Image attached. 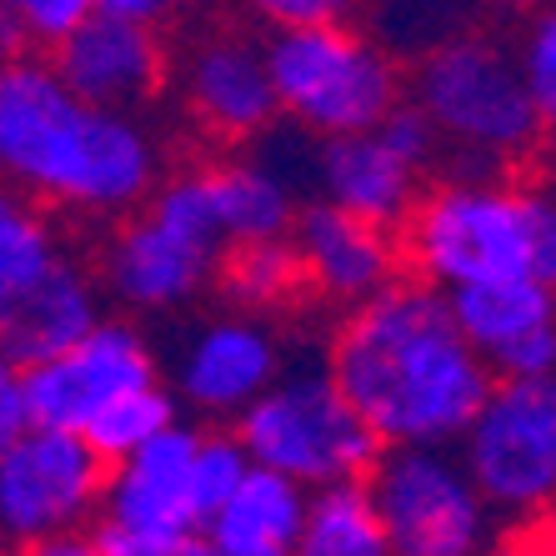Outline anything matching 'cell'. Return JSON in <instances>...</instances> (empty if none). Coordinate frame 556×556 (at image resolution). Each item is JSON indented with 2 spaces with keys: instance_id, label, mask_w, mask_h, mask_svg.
<instances>
[{
  "instance_id": "1",
  "label": "cell",
  "mask_w": 556,
  "mask_h": 556,
  "mask_svg": "<svg viewBox=\"0 0 556 556\" xmlns=\"http://www.w3.org/2000/svg\"><path fill=\"white\" fill-rule=\"evenodd\" d=\"M326 362L387 446L462 441L496 387V366L462 331L452 296L421 276H396L351 306L326 341Z\"/></svg>"
},
{
  "instance_id": "2",
  "label": "cell",
  "mask_w": 556,
  "mask_h": 556,
  "mask_svg": "<svg viewBox=\"0 0 556 556\" xmlns=\"http://www.w3.org/2000/svg\"><path fill=\"white\" fill-rule=\"evenodd\" d=\"M0 166L40 206L96 220L141 211L166 181L141 111L86 101L51 55H11L0 71Z\"/></svg>"
},
{
  "instance_id": "3",
  "label": "cell",
  "mask_w": 556,
  "mask_h": 556,
  "mask_svg": "<svg viewBox=\"0 0 556 556\" xmlns=\"http://www.w3.org/2000/svg\"><path fill=\"white\" fill-rule=\"evenodd\" d=\"M402 247L406 266L441 291L502 276L556 286V195L506 181L502 170H456L421 191Z\"/></svg>"
},
{
  "instance_id": "4",
  "label": "cell",
  "mask_w": 556,
  "mask_h": 556,
  "mask_svg": "<svg viewBox=\"0 0 556 556\" xmlns=\"http://www.w3.org/2000/svg\"><path fill=\"white\" fill-rule=\"evenodd\" d=\"M412 101L437 121L456 170H506L546 136L517 46L481 30H462L416 61Z\"/></svg>"
},
{
  "instance_id": "5",
  "label": "cell",
  "mask_w": 556,
  "mask_h": 556,
  "mask_svg": "<svg viewBox=\"0 0 556 556\" xmlns=\"http://www.w3.org/2000/svg\"><path fill=\"white\" fill-rule=\"evenodd\" d=\"M266 55H271L286 126H301L311 136L376 130L412 96L396 51L376 30L351 21L271 30Z\"/></svg>"
},
{
  "instance_id": "6",
  "label": "cell",
  "mask_w": 556,
  "mask_h": 556,
  "mask_svg": "<svg viewBox=\"0 0 556 556\" xmlns=\"http://www.w3.org/2000/svg\"><path fill=\"white\" fill-rule=\"evenodd\" d=\"M236 431L261 466H276L311 492L371 477V466L387 452V441L341 391L331 362H316L306 351H291L286 371L236 416Z\"/></svg>"
},
{
  "instance_id": "7",
  "label": "cell",
  "mask_w": 556,
  "mask_h": 556,
  "mask_svg": "<svg viewBox=\"0 0 556 556\" xmlns=\"http://www.w3.org/2000/svg\"><path fill=\"white\" fill-rule=\"evenodd\" d=\"M371 492L396 556H477L506 521L477 486L456 441H402L371 466Z\"/></svg>"
},
{
  "instance_id": "8",
  "label": "cell",
  "mask_w": 556,
  "mask_h": 556,
  "mask_svg": "<svg viewBox=\"0 0 556 556\" xmlns=\"http://www.w3.org/2000/svg\"><path fill=\"white\" fill-rule=\"evenodd\" d=\"M111 462L86 431L30 427L0 441V536L15 552H91Z\"/></svg>"
},
{
  "instance_id": "9",
  "label": "cell",
  "mask_w": 556,
  "mask_h": 556,
  "mask_svg": "<svg viewBox=\"0 0 556 556\" xmlns=\"http://www.w3.org/2000/svg\"><path fill=\"white\" fill-rule=\"evenodd\" d=\"M195 446L201 427L176 421L141 452L111 462L101 517L86 546L101 556H191L201 546V502H195Z\"/></svg>"
},
{
  "instance_id": "10",
  "label": "cell",
  "mask_w": 556,
  "mask_h": 556,
  "mask_svg": "<svg viewBox=\"0 0 556 556\" xmlns=\"http://www.w3.org/2000/svg\"><path fill=\"white\" fill-rule=\"evenodd\" d=\"M506 527H536L556 506V376H496L456 441Z\"/></svg>"
},
{
  "instance_id": "11",
  "label": "cell",
  "mask_w": 556,
  "mask_h": 556,
  "mask_svg": "<svg viewBox=\"0 0 556 556\" xmlns=\"http://www.w3.org/2000/svg\"><path fill=\"white\" fill-rule=\"evenodd\" d=\"M226 251L201 236L186 216H176L161 201H146L141 211L121 216L116 236L101 251V276L111 306L136 311V316H170L186 311L206 286L220 281Z\"/></svg>"
},
{
  "instance_id": "12",
  "label": "cell",
  "mask_w": 556,
  "mask_h": 556,
  "mask_svg": "<svg viewBox=\"0 0 556 556\" xmlns=\"http://www.w3.org/2000/svg\"><path fill=\"white\" fill-rule=\"evenodd\" d=\"M286 362L291 346L276 337V326L256 311L231 306L220 316H201L176 337L166 381L195 421L236 427V416L286 371Z\"/></svg>"
},
{
  "instance_id": "13",
  "label": "cell",
  "mask_w": 556,
  "mask_h": 556,
  "mask_svg": "<svg viewBox=\"0 0 556 556\" xmlns=\"http://www.w3.org/2000/svg\"><path fill=\"white\" fill-rule=\"evenodd\" d=\"M176 91L195 130L220 146H256L276 130V121H286L266 40L231 26L206 30L186 46L176 61Z\"/></svg>"
},
{
  "instance_id": "14",
  "label": "cell",
  "mask_w": 556,
  "mask_h": 556,
  "mask_svg": "<svg viewBox=\"0 0 556 556\" xmlns=\"http://www.w3.org/2000/svg\"><path fill=\"white\" fill-rule=\"evenodd\" d=\"M26 402L36 427H65L86 431L105 402H116L121 391L161 381V356L146 341V331L126 316H105L91 337H80L71 351L46 356L36 366H21Z\"/></svg>"
},
{
  "instance_id": "15",
  "label": "cell",
  "mask_w": 556,
  "mask_h": 556,
  "mask_svg": "<svg viewBox=\"0 0 556 556\" xmlns=\"http://www.w3.org/2000/svg\"><path fill=\"white\" fill-rule=\"evenodd\" d=\"M176 216H186L201 236H211L220 251L266 241V236H291L301 211V191L271 170L261 155H231L216 166H195L161 181L151 195Z\"/></svg>"
},
{
  "instance_id": "16",
  "label": "cell",
  "mask_w": 556,
  "mask_h": 556,
  "mask_svg": "<svg viewBox=\"0 0 556 556\" xmlns=\"http://www.w3.org/2000/svg\"><path fill=\"white\" fill-rule=\"evenodd\" d=\"M291 241H296L301 266H306V291H316L326 306L341 311L387 291L406 261L402 231L356 216L337 201H321V195L301 201Z\"/></svg>"
},
{
  "instance_id": "17",
  "label": "cell",
  "mask_w": 556,
  "mask_h": 556,
  "mask_svg": "<svg viewBox=\"0 0 556 556\" xmlns=\"http://www.w3.org/2000/svg\"><path fill=\"white\" fill-rule=\"evenodd\" d=\"M55 71L71 80V91H80L96 105H116V111H141L166 91V80L176 76L170 51L155 21H136V15L96 11L86 26L51 51Z\"/></svg>"
},
{
  "instance_id": "18",
  "label": "cell",
  "mask_w": 556,
  "mask_h": 556,
  "mask_svg": "<svg viewBox=\"0 0 556 556\" xmlns=\"http://www.w3.org/2000/svg\"><path fill=\"white\" fill-rule=\"evenodd\" d=\"M462 331L496 376H556V286L542 276H502L446 291Z\"/></svg>"
},
{
  "instance_id": "19",
  "label": "cell",
  "mask_w": 556,
  "mask_h": 556,
  "mask_svg": "<svg viewBox=\"0 0 556 556\" xmlns=\"http://www.w3.org/2000/svg\"><path fill=\"white\" fill-rule=\"evenodd\" d=\"M421 176L381 130H351V136H321L316 141V170H311V195L337 201L366 220H381L402 231L406 216L421 201Z\"/></svg>"
},
{
  "instance_id": "20",
  "label": "cell",
  "mask_w": 556,
  "mask_h": 556,
  "mask_svg": "<svg viewBox=\"0 0 556 556\" xmlns=\"http://www.w3.org/2000/svg\"><path fill=\"white\" fill-rule=\"evenodd\" d=\"M101 301V276L65 256L40 286L0 301V356L11 366H36L46 356H61L105 321Z\"/></svg>"
},
{
  "instance_id": "21",
  "label": "cell",
  "mask_w": 556,
  "mask_h": 556,
  "mask_svg": "<svg viewBox=\"0 0 556 556\" xmlns=\"http://www.w3.org/2000/svg\"><path fill=\"white\" fill-rule=\"evenodd\" d=\"M311 486L276 466H251L247 481L216 506L201 527L211 556H291L306 542Z\"/></svg>"
},
{
  "instance_id": "22",
  "label": "cell",
  "mask_w": 556,
  "mask_h": 556,
  "mask_svg": "<svg viewBox=\"0 0 556 556\" xmlns=\"http://www.w3.org/2000/svg\"><path fill=\"white\" fill-rule=\"evenodd\" d=\"M387 552H391V531L366 477L331 481V486L311 492L301 556H387Z\"/></svg>"
},
{
  "instance_id": "23",
  "label": "cell",
  "mask_w": 556,
  "mask_h": 556,
  "mask_svg": "<svg viewBox=\"0 0 556 556\" xmlns=\"http://www.w3.org/2000/svg\"><path fill=\"white\" fill-rule=\"evenodd\" d=\"M220 291H226L231 306L256 311V316L291 306L306 291V266H301L296 241L291 236H266V241L231 247L220 261Z\"/></svg>"
},
{
  "instance_id": "24",
  "label": "cell",
  "mask_w": 556,
  "mask_h": 556,
  "mask_svg": "<svg viewBox=\"0 0 556 556\" xmlns=\"http://www.w3.org/2000/svg\"><path fill=\"white\" fill-rule=\"evenodd\" d=\"M61 261H65L61 231L40 211L36 195H26V201L5 195V206H0V301L40 286Z\"/></svg>"
},
{
  "instance_id": "25",
  "label": "cell",
  "mask_w": 556,
  "mask_h": 556,
  "mask_svg": "<svg viewBox=\"0 0 556 556\" xmlns=\"http://www.w3.org/2000/svg\"><path fill=\"white\" fill-rule=\"evenodd\" d=\"M181 396L170 381H146V387L121 391L116 402H105L101 412L86 421V441L105 462H121V456L141 452L146 441H155L161 431H170L181 421Z\"/></svg>"
},
{
  "instance_id": "26",
  "label": "cell",
  "mask_w": 556,
  "mask_h": 556,
  "mask_svg": "<svg viewBox=\"0 0 556 556\" xmlns=\"http://www.w3.org/2000/svg\"><path fill=\"white\" fill-rule=\"evenodd\" d=\"M481 15V0H376L371 30L387 40L396 55H421L446 46L452 36L471 30Z\"/></svg>"
},
{
  "instance_id": "27",
  "label": "cell",
  "mask_w": 556,
  "mask_h": 556,
  "mask_svg": "<svg viewBox=\"0 0 556 556\" xmlns=\"http://www.w3.org/2000/svg\"><path fill=\"white\" fill-rule=\"evenodd\" d=\"M0 36L5 51H55L76 26H86L101 0H0Z\"/></svg>"
},
{
  "instance_id": "28",
  "label": "cell",
  "mask_w": 556,
  "mask_h": 556,
  "mask_svg": "<svg viewBox=\"0 0 556 556\" xmlns=\"http://www.w3.org/2000/svg\"><path fill=\"white\" fill-rule=\"evenodd\" d=\"M251 466H256V456H251V446L241 441L236 427L211 421V431H201V446H195V502H201V517H211L247 481Z\"/></svg>"
},
{
  "instance_id": "29",
  "label": "cell",
  "mask_w": 556,
  "mask_h": 556,
  "mask_svg": "<svg viewBox=\"0 0 556 556\" xmlns=\"http://www.w3.org/2000/svg\"><path fill=\"white\" fill-rule=\"evenodd\" d=\"M517 55H521V71H527L531 96H536V111H542L546 130L556 136V5L536 11L521 26Z\"/></svg>"
},
{
  "instance_id": "30",
  "label": "cell",
  "mask_w": 556,
  "mask_h": 556,
  "mask_svg": "<svg viewBox=\"0 0 556 556\" xmlns=\"http://www.w3.org/2000/svg\"><path fill=\"white\" fill-rule=\"evenodd\" d=\"M376 130H381V136H387V141L396 146V151H402L416 170H437L441 155H446V141H441L437 121H431L427 105L412 101V96H406V101L396 105V111H391V116L381 121Z\"/></svg>"
},
{
  "instance_id": "31",
  "label": "cell",
  "mask_w": 556,
  "mask_h": 556,
  "mask_svg": "<svg viewBox=\"0 0 556 556\" xmlns=\"http://www.w3.org/2000/svg\"><path fill=\"white\" fill-rule=\"evenodd\" d=\"M236 5L266 30L321 26V21H346L356 11V0H236Z\"/></svg>"
},
{
  "instance_id": "32",
  "label": "cell",
  "mask_w": 556,
  "mask_h": 556,
  "mask_svg": "<svg viewBox=\"0 0 556 556\" xmlns=\"http://www.w3.org/2000/svg\"><path fill=\"white\" fill-rule=\"evenodd\" d=\"M30 402H26V381H21V366L5 362L0 376V441H15L21 431H30Z\"/></svg>"
},
{
  "instance_id": "33",
  "label": "cell",
  "mask_w": 556,
  "mask_h": 556,
  "mask_svg": "<svg viewBox=\"0 0 556 556\" xmlns=\"http://www.w3.org/2000/svg\"><path fill=\"white\" fill-rule=\"evenodd\" d=\"M101 11H116V15H136V21H166L176 11V0H101Z\"/></svg>"
},
{
  "instance_id": "34",
  "label": "cell",
  "mask_w": 556,
  "mask_h": 556,
  "mask_svg": "<svg viewBox=\"0 0 556 556\" xmlns=\"http://www.w3.org/2000/svg\"><path fill=\"white\" fill-rule=\"evenodd\" d=\"M542 0H481V15H496V21H531Z\"/></svg>"
},
{
  "instance_id": "35",
  "label": "cell",
  "mask_w": 556,
  "mask_h": 556,
  "mask_svg": "<svg viewBox=\"0 0 556 556\" xmlns=\"http://www.w3.org/2000/svg\"><path fill=\"white\" fill-rule=\"evenodd\" d=\"M536 527H542V546H546V552H556V506L546 511L542 521H536Z\"/></svg>"
},
{
  "instance_id": "36",
  "label": "cell",
  "mask_w": 556,
  "mask_h": 556,
  "mask_svg": "<svg viewBox=\"0 0 556 556\" xmlns=\"http://www.w3.org/2000/svg\"><path fill=\"white\" fill-rule=\"evenodd\" d=\"M176 5H216V0H176Z\"/></svg>"
},
{
  "instance_id": "37",
  "label": "cell",
  "mask_w": 556,
  "mask_h": 556,
  "mask_svg": "<svg viewBox=\"0 0 556 556\" xmlns=\"http://www.w3.org/2000/svg\"><path fill=\"white\" fill-rule=\"evenodd\" d=\"M552 5H556V0H552Z\"/></svg>"
}]
</instances>
